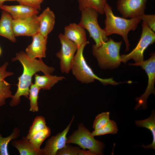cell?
I'll use <instances>...</instances> for the list:
<instances>
[{"instance_id": "cell-10", "label": "cell", "mask_w": 155, "mask_h": 155, "mask_svg": "<svg viewBox=\"0 0 155 155\" xmlns=\"http://www.w3.org/2000/svg\"><path fill=\"white\" fill-rule=\"evenodd\" d=\"M38 16L35 15L24 19L13 20L12 27L15 36H31L39 32Z\"/></svg>"}, {"instance_id": "cell-33", "label": "cell", "mask_w": 155, "mask_h": 155, "mask_svg": "<svg viewBox=\"0 0 155 155\" xmlns=\"http://www.w3.org/2000/svg\"><path fill=\"white\" fill-rule=\"evenodd\" d=\"M1 53H2V50H1V47H0V56L1 55Z\"/></svg>"}, {"instance_id": "cell-28", "label": "cell", "mask_w": 155, "mask_h": 155, "mask_svg": "<svg viewBox=\"0 0 155 155\" xmlns=\"http://www.w3.org/2000/svg\"><path fill=\"white\" fill-rule=\"evenodd\" d=\"M56 155H94L90 151L81 150L77 147H72L68 145L66 146L59 150Z\"/></svg>"}, {"instance_id": "cell-32", "label": "cell", "mask_w": 155, "mask_h": 155, "mask_svg": "<svg viewBox=\"0 0 155 155\" xmlns=\"http://www.w3.org/2000/svg\"><path fill=\"white\" fill-rule=\"evenodd\" d=\"M6 1H16V0H0V9L4 2Z\"/></svg>"}, {"instance_id": "cell-4", "label": "cell", "mask_w": 155, "mask_h": 155, "mask_svg": "<svg viewBox=\"0 0 155 155\" xmlns=\"http://www.w3.org/2000/svg\"><path fill=\"white\" fill-rule=\"evenodd\" d=\"M122 43V41L116 42L109 38L99 46L92 45L93 54L101 67L114 69L119 66L121 62L119 53Z\"/></svg>"}, {"instance_id": "cell-18", "label": "cell", "mask_w": 155, "mask_h": 155, "mask_svg": "<svg viewBox=\"0 0 155 155\" xmlns=\"http://www.w3.org/2000/svg\"><path fill=\"white\" fill-rule=\"evenodd\" d=\"M2 10L0 20V36L14 42L16 40L13 29V19L9 13L4 10Z\"/></svg>"}, {"instance_id": "cell-2", "label": "cell", "mask_w": 155, "mask_h": 155, "mask_svg": "<svg viewBox=\"0 0 155 155\" xmlns=\"http://www.w3.org/2000/svg\"><path fill=\"white\" fill-rule=\"evenodd\" d=\"M106 18L104 21L105 28L104 29L108 36L113 34L120 35L123 37L126 44L125 51H129L130 44L128 35L131 31H134L137 28L141 21L140 17L128 19L115 15L112 9L107 3L104 9Z\"/></svg>"}, {"instance_id": "cell-9", "label": "cell", "mask_w": 155, "mask_h": 155, "mask_svg": "<svg viewBox=\"0 0 155 155\" xmlns=\"http://www.w3.org/2000/svg\"><path fill=\"white\" fill-rule=\"evenodd\" d=\"M59 38L61 44V48L56 55L60 60L61 71L67 73L71 69L74 54L78 47L74 42L67 38L63 34H59Z\"/></svg>"}, {"instance_id": "cell-12", "label": "cell", "mask_w": 155, "mask_h": 155, "mask_svg": "<svg viewBox=\"0 0 155 155\" xmlns=\"http://www.w3.org/2000/svg\"><path fill=\"white\" fill-rule=\"evenodd\" d=\"M73 117L69 124L61 132L53 136L47 141L44 147L41 149L42 155H55L67 144V135L72 122Z\"/></svg>"}, {"instance_id": "cell-21", "label": "cell", "mask_w": 155, "mask_h": 155, "mask_svg": "<svg viewBox=\"0 0 155 155\" xmlns=\"http://www.w3.org/2000/svg\"><path fill=\"white\" fill-rule=\"evenodd\" d=\"M34 84L40 89L49 90L56 83L65 78L63 76H57L44 74H34Z\"/></svg>"}, {"instance_id": "cell-24", "label": "cell", "mask_w": 155, "mask_h": 155, "mask_svg": "<svg viewBox=\"0 0 155 155\" xmlns=\"http://www.w3.org/2000/svg\"><path fill=\"white\" fill-rule=\"evenodd\" d=\"M51 130L48 127L45 129L39 131L34 134L29 139L30 141L37 150L41 151L40 146L43 142L51 134Z\"/></svg>"}, {"instance_id": "cell-22", "label": "cell", "mask_w": 155, "mask_h": 155, "mask_svg": "<svg viewBox=\"0 0 155 155\" xmlns=\"http://www.w3.org/2000/svg\"><path fill=\"white\" fill-rule=\"evenodd\" d=\"M80 11L86 7H90L96 10L99 13L102 15L107 0H77Z\"/></svg>"}, {"instance_id": "cell-14", "label": "cell", "mask_w": 155, "mask_h": 155, "mask_svg": "<svg viewBox=\"0 0 155 155\" xmlns=\"http://www.w3.org/2000/svg\"><path fill=\"white\" fill-rule=\"evenodd\" d=\"M1 9L9 13L13 20L24 19L37 15L39 10L27 5L20 4L8 5H3Z\"/></svg>"}, {"instance_id": "cell-15", "label": "cell", "mask_w": 155, "mask_h": 155, "mask_svg": "<svg viewBox=\"0 0 155 155\" xmlns=\"http://www.w3.org/2000/svg\"><path fill=\"white\" fill-rule=\"evenodd\" d=\"M64 30V36L74 42L78 48L87 41L84 29L78 24L71 23L66 26Z\"/></svg>"}, {"instance_id": "cell-6", "label": "cell", "mask_w": 155, "mask_h": 155, "mask_svg": "<svg viewBox=\"0 0 155 155\" xmlns=\"http://www.w3.org/2000/svg\"><path fill=\"white\" fill-rule=\"evenodd\" d=\"M142 27L141 37L136 46L129 54L120 55L121 62L126 63L129 60L133 59L135 63L129 65L138 66L144 61V53L150 45L155 42V34L145 22H143Z\"/></svg>"}, {"instance_id": "cell-17", "label": "cell", "mask_w": 155, "mask_h": 155, "mask_svg": "<svg viewBox=\"0 0 155 155\" xmlns=\"http://www.w3.org/2000/svg\"><path fill=\"white\" fill-rule=\"evenodd\" d=\"M38 19L40 24L39 32L43 36L48 37L55 24V16L54 12L47 7L38 16Z\"/></svg>"}, {"instance_id": "cell-26", "label": "cell", "mask_w": 155, "mask_h": 155, "mask_svg": "<svg viewBox=\"0 0 155 155\" xmlns=\"http://www.w3.org/2000/svg\"><path fill=\"white\" fill-rule=\"evenodd\" d=\"M47 127L44 118L41 116H37L34 119L26 137L29 139L36 132L44 129Z\"/></svg>"}, {"instance_id": "cell-19", "label": "cell", "mask_w": 155, "mask_h": 155, "mask_svg": "<svg viewBox=\"0 0 155 155\" xmlns=\"http://www.w3.org/2000/svg\"><path fill=\"white\" fill-rule=\"evenodd\" d=\"M11 144L20 155H42L41 151L35 148L26 136L23 137L20 140H13Z\"/></svg>"}, {"instance_id": "cell-13", "label": "cell", "mask_w": 155, "mask_h": 155, "mask_svg": "<svg viewBox=\"0 0 155 155\" xmlns=\"http://www.w3.org/2000/svg\"><path fill=\"white\" fill-rule=\"evenodd\" d=\"M32 42L26 49V53L31 59L46 57L47 37L38 32L32 36Z\"/></svg>"}, {"instance_id": "cell-30", "label": "cell", "mask_w": 155, "mask_h": 155, "mask_svg": "<svg viewBox=\"0 0 155 155\" xmlns=\"http://www.w3.org/2000/svg\"><path fill=\"white\" fill-rule=\"evenodd\" d=\"M141 20L145 22L148 26L153 32L155 31V15L145 14L144 13L140 16Z\"/></svg>"}, {"instance_id": "cell-5", "label": "cell", "mask_w": 155, "mask_h": 155, "mask_svg": "<svg viewBox=\"0 0 155 155\" xmlns=\"http://www.w3.org/2000/svg\"><path fill=\"white\" fill-rule=\"evenodd\" d=\"M81 15L78 24L88 31L90 36L92 38L96 46L100 45L107 41L108 38L104 29L99 26L98 21V12L95 9L86 7L80 11Z\"/></svg>"}, {"instance_id": "cell-25", "label": "cell", "mask_w": 155, "mask_h": 155, "mask_svg": "<svg viewBox=\"0 0 155 155\" xmlns=\"http://www.w3.org/2000/svg\"><path fill=\"white\" fill-rule=\"evenodd\" d=\"M40 89L35 84H31L30 87L28 97L30 101L29 111H30L35 112H38L39 110L37 101Z\"/></svg>"}, {"instance_id": "cell-16", "label": "cell", "mask_w": 155, "mask_h": 155, "mask_svg": "<svg viewBox=\"0 0 155 155\" xmlns=\"http://www.w3.org/2000/svg\"><path fill=\"white\" fill-rule=\"evenodd\" d=\"M8 65L6 62L0 67V107L5 104L7 99L11 98L13 96L10 90L11 84L5 80L6 78L14 74L7 71Z\"/></svg>"}, {"instance_id": "cell-31", "label": "cell", "mask_w": 155, "mask_h": 155, "mask_svg": "<svg viewBox=\"0 0 155 155\" xmlns=\"http://www.w3.org/2000/svg\"><path fill=\"white\" fill-rule=\"evenodd\" d=\"M20 4L27 5L33 7L39 11L41 3L38 0H16Z\"/></svg>"}, {"instance_id": "cell-11", "label": "cell", "mask_w": 155, "mask_h": 155, "mask_svg": "<svg viewBox=\"0 0 155 155\" xmlns=\"http://www.w3.org/2000/svg\"><path fill=\"white\" fill-rule=\"evenodd\" d=\"M147 0H118L117 9L125 18L140 17L144 13Z\"/></svg>"}, {"instance_id": "cell-34", "label": "cell", "mask_w": 155, "mask_h": 155, "mask_svg": "<svg viewBox=\"0 0 155 155\" xmlns=\"http://www.w3.org/2000/svg\"><path fill=\"white\" fill-rule=\"evenodd\" d=\"M40 2H41V3H42V2L44 0H38Z\"/></svg>"}, {"instance_id": "cell-23", "label": "cell", "mask_w": 155, "mask_h": 155, "mask_svg": "<svg viewBox=\"0 0 155 155\" xmlns=\"http://www.w3.org/2000/svg\"><path fill=\"white\" fill-rule=\"evenodd\" d=\"M20 131L17 127H15L12 132L9 136L3 137L0 134V155H9L8 146L9 144L13 140L16 139L20 135Z\"/></svg>"}, {"instance_id": "cell-29", "label": "cell", "mask_w": 155, "mask_h": 155, "mask_svg": "<svg viewBox=\"0 0 155 155\" xmlns=\"http://www.w3.org/2000/svg\"><path fill=\"white\" fill-rule=\"evenodd\" d=\"M109 115L110 113L108 112H103L96 117L93 125L94 130L101 128L110 121Z\"/></svg>"}, {"instance_id": "cell-7", "label": "cell", "mask_w": 155, "mask_h": 155, "mask_svg": "<svg viewBox=\"0 0 155 155\" xmlns=\"http://www.w3.org/2000/svg\"><path fill=\"white\" fill-rule=\"evenodd\" d=\"M77 144L83 150L88 149L95 155L103 154L104 144L95 139L91 133L83 124H80L78 130L67 138V144Z\"/></svg>"}, {"instance_id": "cell-20", "label": "cell", "mask_w": 155, "mask_h": 155, "mask_svg": "<svg viewBox=\"0 0 155 155\" xmlns=\"http://www.w3.org/2000/svg\"><path fill=\"white\" fill-rule=\"evenodd\" d=\"M135 123L138 127L146 128L151 132L152 136V141L149 145L142 147L145 149L155 150V113L153 110L150 116L148 118L142 120H136Z\"/></svg>"}, {"instance_id": "cell-8", "label": "cell", "mask_w": 155, "mask_h": 155, "mask_svg": "<svg viewBox=\"0 0 155 155\" xmlns=\"http://www.w3.org/2000/svg\"><path fill=\"white\" fill-rule=\"evenodd\" d=\"M141 66L146 73L148 78V84L144 93L141 96L137 97L135 100L137 104L134 108L137 110L140 107L144 109L147 108V100L151 94L155 95V90L154 84L155 81V54L153 52L150 55V58L144 61L141 63Z\"/></svg>"}, {"instance_id": "cell-3", "label": "cell", "mask_w": 155, "mask_h": 155, "mask_svg": "<svg viewBox=\"0 0 155 155\" xmlns=\"http://www.w3.org/2000/svg\"><path fill=\"white\" fill-rule=\"evenodd\" d=\"M89 42L83 43L77 50L74 56L71 69L73 74L79 81L83 83L93 82L95 80L100 81L104 85H117L121 83L115 82L113 79H102L98 77L88 65L83 55V51L85 46Z\"/></svg>"}, {"instance_id": "cell-1", "label": "cell", "mask_w": 155, "mask_h": 155, "mask_svg": "<svg viewBox=\"0 0 155 155\" xmlns=\"http://www.w3.org/2000/svg\"><path fill=\"white\" fill-rule=\"evenodd\" d=\"M18 60L23 67V72L18 78L17 90L11 98L9 104L12 107L18 105L20 102V97L23 96L28 98L30 87L32 83V76L35 73L41 71L44 74L51 75L55 70L53 67L46 65L42 59H31L26 53L22 51L16 54L15 57L12 61Z\"/></svg>"}, {"instance_id": "cell-27", "label": "cell", "mask_w": 155, "mask_h": 155, "mask_svg": "<svg viewBox=\"0 0 155 155\" xmlns=\"http://www.w3.org/2000/svg\"><path fill=\"white\" fill-rule=\"evenodd\" d=\"M118 131V127L116 123L113 120H110L103 127L97 130H94L91 133L94 137L108 134H116Z\"/></svg>"}]
</instances>
